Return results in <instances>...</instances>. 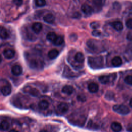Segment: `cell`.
<instances>
[{
    "instance_id": "1",
    "label": "cell",
    "mask_w": 132,
    "mask_h": 132,
    "mask_svg": "<svg viewBox=\"0 0 132 132\" xmlns=\"http://www.w3.org/2000/svg\"><path fill=\"white\" fill-rule=\"evenodd\" d=\"M88 65L92 69H99L103 67L104 59L102 56L90 57L88 60Z\"/></svg>"
},
{
    "instance_id": "2",
    "label": "cell",
    "mask_w": 132,
    "mask_h": 132,
    "mask_svg": "<svg viewBox=\"0 0 132 132\" xmlns=\"http://www.w3.org/2000/svg\"><path fill=\"white\" fill-rule=\"evenodd\" d=\"M113 110L121 115H126L130 112L128 107L124 105H115L112 107Z\"/></svg>"
},
{
    "instance_id": "3",
    "label": "cell",
    "mask_w": 132,
    "mask_h": 132,
    "mask_svg": "<svg viewBox=\"0 0 132 132\" xmlns=\"http://www.w3.org/2000/svg\"><path fill=\"white\" fill-rule=\"evenodd\" d=\"M117 77L116 73L109 75H103L99 77V81L103 84H106L111 81H113Z\"/></svg>"
},
{
    "instance_id": "4",
    "label": "cell",
    "mask_w": 132,
    "mask_h": 132,
    "mask_svg": "<svg viewBox=\"0 0 132 132\" xmlns=\"http://www.w3.org/2000/svg\"><path fill=\"white\" fill-rule=\"evenodd\" d=\"M99 43H100L97 41L94 40H89L87 41V45L91 50L97 51L101 47V46L100 45Z\"/></svg>"
},
{
    "instance_id": "5",
    "label": "cell",
    "mask_w": 132,
    "mask_h": 132,
    "mask_svg": "<svg viewBox=\"0 0 132 132\" xmlns=\"http://www.w3.org/2000/svg\"><path fill=\"white\" fill-rule=\"evenodd\" d=\"M24 91L29 93L31 95L35 97H37L40 95V92L37 89L30 87L29 86L24 88Z\"/></svg>"
},
{
    "instance_id": "6",
    "label": "cell",
    "mask_w": 132,
    "mask_h": 132,
    "mask_svg": "<svg viewBox=\"0 0 132 132\" xmlns=\"http://www.w3.org/2000/svg\"><path fill=\"white\" fill-rule=\"evenodd\" d=\"M4 57L7 59H11L14 57L15 51L12 49H5L3 52Z\"/></svg>"
},
{
    "instance_id": "7",
    "label": "cell",
    "mask_w": 132,
    "mask_h": 132,
    "mask_svg": "<svg viewBox=\"0 0 132 132\" xmlns=\"http://www.w3.org/2000/svg\"><path fill=\"white\" fill-rule=\"evenodd\" d=\"M22 68L19 65H14L11 68V73L15 76H18L22 73Z\"/></svg>"
},
{
    "instance_id": "8",
    "label": "cell",
    "mask_w": 132,
    "mask_h": 132,
    "mask_svg": "<svg viewBox=\"0 0 132 132\" xmlns=\"http://www.w3.org/2000/svg\"><path fill=\"white\" fill-rule=\"evenodd\" d=\"M1 92L4 96H8L11 92V87L10 85H7L3 86L1 88Z\"/></svg>"
},
{
    "instance_id": "9",
    "label": "cell",
    "mask_w": 132,
    "mask_h": 132,
    "mask_svg": "<svg viewBox=\"0 0 132 132\" xmlns=\"http://www.w3.org/2000/svg\"><path fill=\"white\" fill-rule=\"evenodd\" d=\"M88 90L91 93H96L99 89L98 85L95 82H92L89 84L88 86Z\"/></svg>"
},
{
    "instance_id": "10",
    "label": "cell",
    "mask_w": 132,
    "mask_h": 132,
    "mask_svg": "<svg viewBox=\"0 0 132 132\" xmlns=\"http://www.w3.org/2000/svg\"><path fill=\"white\" fill-rule=\"evenodd\" d=\"M57 109L60 112L65 113L69 109V106L65 103H61L58 105Z\"/></svg>"
},
{
    "instance_id": "11",
    "label": "cell",
    "mask_w": 132,
    "mask_h": 132,
    "mask_svg": "<svg viewBox=\"0 0 132 132\" xmlns=\"http://www.w3.org/2000/svg\"><path fill=\"white\" fill-rule=\"evenodd\" d=\"M111 128L114 132H120L122 129L121 124L117 122H113L111 124Z\"/></svg>"
},
{
    "instance_id": "12",
    "label": "cell",
    "mask_w": 132,
    "mask_h": 132,
    "mask_svg": "<svg viewBox=\"0 0 132 132\" xmlns=\"http://www.w3.org/2000/svg\"><path fill=\"white\" fill-rule=\"evenodd\" d=\"M81 10L85 14L90 15L92 13L93 10L90 6L87 4H84L81 6Z\"/></svg>"
},
{
    "instance_id": "13",
    "label": "cell",
    "mask_w": 132,
    "mask_h": 132,
    "mask_svg": "<svg viewBox=\"0 0 132 132\" xmlns=\"http://www.w3.org/2000/svg\"><path fill=\"white\" fill-rule=\"evenodd\" d=\"M74 88L70 85H65L63 87L62 89V92L67 95H71L74 92Z\"/></svg>"
},
{
    "instance_id": "14",
    "label": "cell",
    "mask_w": 132,
    "mask_h": 132,
    "mask_svg": "<svg viewBox=\"0 0 132 132\" xmlns=\"http://www.w3.org/2000/svg\"><path fill=\"white\" fill-rule=\"evenodd\" d=\"M111 25L117 31H121L123 29V25L120 21H114L111 23Z\"/></svg>"
},
{
    "instance_id": "15",
    "label": "cell",
    "mask_w": 132,
    "mask_h": 132,
    "mask_svg": "<svg viewBox=\"0 0 132 132\" xmlns=\"http://www.w3.org/2000/svg\"><path fill=\"white\" fill-rule=\"evenodd\" d=\"M55 20V18L54 15L51 13H48L45 15L43 16V20L47 23L52 24L53 23Z\"/></svg>"
},
{
    "instance_id": "16",
    "label": "cell",
    "mask_w": 132,
    "mask_h": 132,
    "mask_svg": "<svg viewBox=\"0 0 132 132\" xmlns=\"http://www.w3.org/2000/svg\"><path fill=\"white\" fill-rule=\"evenodd\" d=\"M42 28V25L39 22H35L32 25V29L36 34L39 33Z\"/></svg>"
},
{
    "instance_id": "17",
    "label": "cell",
    "mask_w": 132,
    "mask_h": 132,
    "mask_svg": "<svg viewBox=\"0 0 132 132\" xmlns=\"http://www.w3.org/2000/svg\"><path fill=\"white\" fill-rule=\"evenodd\" d=\"M9 37V34L7 29L3 26H0V38L3 40H6Z\"/></svg>"
},
{
    "instance_id": "18",
    "label": "cell",
    "mask_w": 132,
    "mask_h": 132,
    "mask_svg": "<svg viewBox=\"0 0 132 132\" xmlns=\"http://www.w3.org/2000/svg\"><path fill=\"white\" fill-rule=\"evenodd\" d=\"M111 63L114 67H119L122 63V60L121 57L116 56L113 57L111 60Z\"/></svg>"
},
{
    "instance_id": "19",
    "label": "cell",
    "mask_w": 132,
    "mask_h": 132,
    "mask_svg": "<svg viewBox=\"0 0 132 132\" xmlns=\"http://www.w3.org/2000/svg\"><path fill=\"white\" fill-rule=\"evenodd\" d=\"M59 55V52L56 49H52L48 53V57L51 59L56 58Z\"/></svg>"
},
{
    "instance_id": "20",
    "label": "cell",
    "mask_w": 132,
    "mask_h": 132,
    "mask_svg": "<svg viewBox=\"0 0 132 132\" xmlns=\"http://www.w3.org/2000/svg\"><path fill=\"white\" fill-rule=\"evenodd\" d=\"M74 59L78 63H82L85 60V57L82 53L77 52L74 56Z\"/></svg>"
},
{
    "instance_id": "21",
    "label": "cell",
    "mask_w": 132,
    "mask_h": 132,
    "mask_svg": "<svg viewBox=\"0 0 132 132\" xmlns=\"http://www.w3.org/2000/svg\"><path fill=\"white\" fill-rule=\"evenodd\" d=\"M50 104L46 100H41L38 103V107L42 110H45L49 107Z\"/></svg>"
},
{
    "instance_id": "22",
    "label": "cell",
    "mask_w": 132,
    "mask_h": 132,
    "mask_svg": "<svg viewBox=\"0 0 132 132\" xmlns=\"http://www.w3.org/2000/svg\"><path fill=\"white\" fill-rule=\"evenodd\" d=\"M9 123L7 121H2L0 123V130L1 131H6L9 128Z\"/></svg>"
},
{
    "instance_id": "23",
    "label": "cell",
    "mask_w": 132,
    "mask_h": 132,
    "mask_svg": "<svg viewBox=\"0 0 132 132\" xmlns=\"http://www.w3.org/2000/svg\"><path fill=\"white\" fill-rule=\"evenodd\" d=\"M57 35L54 32H50L46 35V39L48 41L53 42L57 38Z\"/></svg>"
},
{
    "instance_id": "24",
    "label": "cell",
    "mask_w": 132,
    "mask_h": 132,
    "mask_svg": "<svg viewBox=\"0 0 132 132\" xmlns=\"http://www.w3.org/2000/svg\"><path fill=\"white\" fill-rule=\"evenodd\" d=\"M64 39L62 36H57L54 41L53 42V44L56 46H59L61 45L63 42Z\"/></svg>"
},
{
    "instance_id": "25",
    "label": "cell",
    "mask_w": 132,
    "mask_h": 132,
    "mask_svg": "<svg viewBox=\"0 0 132 132\" xmlns=\"http://www.w3.org/2000/svg\"><path fill=\"white\" fill-rule=\"evenodd\" d=\"M93 4L97 7L102 6L105 2V0H93Z\"/></svg>"
},
{
    "instance_id": "26",
    "label": "cell",
    "mask_w": 132,
    "mask_h": 132,
    "mask_svg": "<svg viewBox=\"0 0 132 132\" xmlns=\"http://www.w3.org/2000/svg\"><path fill=\"white\" fill-rule=\"evenodd\" d=\"M35 4L38 7H43L46 5L45 0H35Z\"/></svg>"
},
{
    "instance_id": "27",
    "label": "cell",
    "mask_w": 132,
    "mask_h": 132,
    "mask_svg": "<svg viewBox=\"0 0 132 132\" xmlns=\"http://www.w3.org/2000/svg\"><path fill=\"white\" fill-rule=\"evenodd\" d=\"M124 81L128 85H132V75L126 76L124 79Z\"/></svg>"
},
{
    "instance_id": "28",
    "label": "cell",
    "mask_w": 132,
    "mask_h": 132,
    "mask_svg": "<svg viewBox=\"0 0 132 132\" xmlns=\"http://www.w3.org/2000/svg\"><path fill=\"white\" fill-rule=\"evenodd\" d=\"M90 26L91 28L95 30L100 27V24L97 22H92L91 23Z\"/></svg>"
},
{
    "instance_id": "29",
    "label": "cell",
    "mask_w": 132,
    "mask_h": 132,
    "mask_svg": "<svg viewBox=\"0 0 132 132\" xmlns=\"http://www.w3.org/2000/svg\"><path fill=\"white\" fill-rule=\"evenodd\" d=\"M125 25L128 28L132 29V19H128L125 23Z\"/></svg>"
},
{
    "instance_id": "30",
    "label": "cell",
    "mask_w": 132,
    "mask_h": 132,
    "mask_svg": "<svg viewBox=\"0 0 132 132\" xmlns=\"http://www.w3.org/2000/svg\"><path fill=\"white\" fill-rule=\"evenodd\" d=\"M101 32L99 30H96V29L93 30L92 32V35L95 37H98L101 35Z\"/></svg>"
},
{
    "instance_id": "31",
    "label": "cell",
    "mask_w": 132,
    "mask_h": 132,
    "mask_svg": "<svg viewBox=\"0 0 132 132\" xmlns=\"http://www.w3.org/2000/svg\"><path fill=\"white\" fill-rule=\"evenodd\" d=\"M13 3L16 6H20L23 3V0H13Z\"/></svg>"
},
{
    "instance_id": "32",
    "label": "cell",
    "mask_w": 132,
    "mask_h": 132,
    "mask_svg": "<svg viewBox=\"0 0 132 132\" xmlns=\"http://www.w3.org/2000/svg\"><path fill=\"white\" fill-rule=\"evenodd\" d=\"M126 39L130 41H132V32H129L126 36Z\"/></svg>"
},
{
    "instance_id": "33",
    "label": "cell",
    "mask_w": 132,
    "mask_h": 132,
    "mask_svg": "<svg viewBox=\"0 0 132 132\" xmlns=\"http://www.w3.org/2000/svg\"><path fill=\"white\" fill-rule=\"evenodd\" d=\"M127 130L129 132H132V125L129 124L128 126L127 127Z\"/></svg>"
},
{
    "instance_id": "34",
    "label": "cell",
    "mask_w": 132,
    "mask_h": 132,
    "mask_svg": "<svg viewBox=\"0 0 132 132\" xmlns=\"http://www.w3.org/2000/svg\"><path fill=\"white\" fill-rule=\"evenodd\" d=\"M9 132H18V131L15 129H11Z\"/></svg>"
},
{
    "instance_id": "35",
    "label": "cell",
    "mask_w": 132,
    "mask_h": 132,
    "mask_svg": "<svg viewBox=\"0 0 132 132\" xmlns=\"http://www.w3.org/2000/svg\"><path fill=\"white\" fill-rule=\"evenodd\" d=\"M129 105L132 107V98H131L130 102H129Z\"/></svg>"
},
{
    "instance_id": "36",
    "label": "cell",
    "mask_w": 132,
    "mask_h": 132,
    "mask_svg": "<svg viewBox=\"0 0 132 132\" xmlns=\"http://www.w3.org/2000/svg\"><path fill=\"white\" fill-rule=\"evenodd\" d=\"M40 132H47L46 130H44V129H43V130H40Z\"/></svg>"
},
{
    "instance_id": "37",
    "label": "cell",
    "mask_w": 132,
    "mask_h": 132,
    "mask_svg": "<svg viewBox=\"0 0 132 132\" xmlns=\"http://www.w3.org/2000/svg\"><path fill=\"white\" fill-rule=\"evenodd\" d=\"M2 58L1 55H0V63H1V62H2Z\"/></svg>"
}]
</instances>
